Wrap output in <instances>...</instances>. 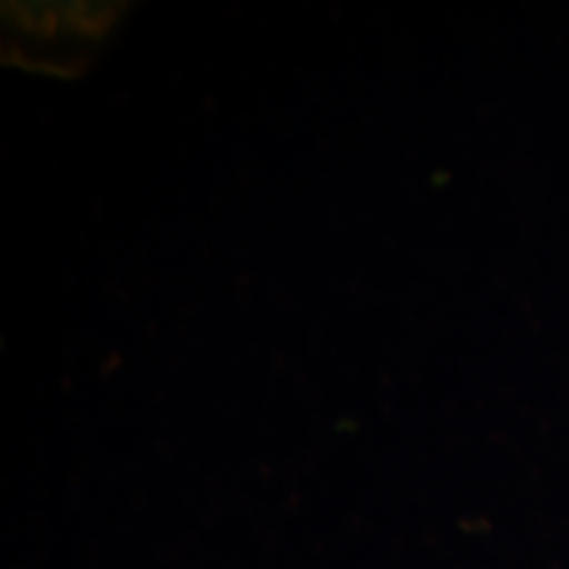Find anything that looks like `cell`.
<instances>
[]
</instances>
